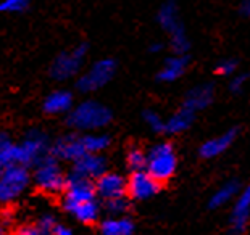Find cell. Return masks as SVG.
<instances>
[{"label":"cell","instance_id":"83f0119b","mask_svg":"<svg viewBox=\"0 0 250 235\" xmlns=\"http://www.w3.org/2000/svg\"><path fill=\"white\" fill-rule=\"evenodd\" d=\"M236 69H237V60H234V58H223L215 66L216 74H220L223 78L232 76V74L236 73Z\"/></svg>","mask_w":250,"mask_h":235},{"label":"cell","instance_id":"603a6c76","mask_svg":"<svg viewBox=\"0 0 250 235\" xmlns=\"http://www.w3.org/2000/svg\"><path fill=\"white\" fill-rule=\"evenodd\" d=\"M83 138V145L86 153H102L110 147V137L105 134H86Z\"/></svg>","mask_w":250,"mask_h":235},{"label":"cell","instance_id":"52a82bcc","mask_svg":"<svg viewBox=\"0 0 250 235\" xmlns=\"http://www.w3.org/2000/svg\"><path fill=\"white\" fill-rule=\"evenodd\" d=\"M116 71V61L111 58H102V60L95 61L81 78L78 79L76 87L84 94L95 92V90L102 89L107 85L115 76Z\"/></svg>","mask_w":250,"mask_h":235},{"label":"cell","instance_id":"4dcf8cb0","mask_svg":"<svg viewBox=\"0 0 250 235\" xmlns=\"http://www.w3.org/2000/svg\"><path fill=\"white\" fill-rule=\"evenodd\" d=\"M13 143L15 142L12 140V137H10L7 131H0V152L7 150L10 145H13Z\"/></svg>","mask_w":250,"mask_h":235},{"label":"cell","instance_id":"e0dca14e","mask_svg":"<svg viewBox=\"0 0 250 235\" xmlns=\"http://www.w3.org/2000/svg\"><path fill=\"white\" fill-rule=\"evenodd\" d=\"M74 106L73 94L70 90H54L44 100V111L47 115H68Z\"/></svg>","mask_w":250,"mask_h":235},{"label":"cell","instance_id":"d6a6232c","mask_svg":"<svg viewBox=\"0 0 250 235\" xmlns=\"http://www.w3.org/2000/svg\"><path fill=\"white\" fill-rule=\"evenodd\" d=\"M17 235H42V234H41V231L37 227L26 226V227H21Z\"/></svg>","mask_w":250,"mask_h":235},{"label":"cell","instance_id":"4fadbf2b","mask_svg":"<svg viewBox=\"0 0 250 235\" xmlns=\"http://www.w3.org/2000/svg\"><path fill=\"white\" fill-rule=\"evenodd\" d=\"M86 153L83 145V138L79 136H63L50 147V155H54L57 159H63V161H76Z\"/></svg>","mask_w":250,"mask_h":235},{"label":"cell","instance_id":"9a60e30c","mask_svg":"<svg viewBox=\"0 0 250 235\" xmlns=\"http://www.w3.org/2000/svg\"><path fill=\"white\" fill-rule=\"evenodd\" d=\"M215 97V89L211 84H200L197 87L190 89L188 95L184 98V103H183V108L192 111L195 115L197 111L200 110H205L207 106H210V103L213 101Z\"/></svg>","mask_w":250,"mask_h":235},{"label":"cell","instance_id":"7a4b0ae2","mask_svg":"<svg viewBox=\"0 0 250 235\" xmlns=\"http://www.w3.org/2000/svg\"><path fill=\"white\" fill-rule=\"evenodd\" d=\"M157 21L169 37V45L174 55H188L190 42L186 34V26L181 20L179 7L174 0H168L167 3L162 5L158 10Z\"/></svg>","mask_w":250,"mask_h":235},{"label":"cell","instance_id":"484cf974","mask_svg":"<svg viewBox=\"0 0 250 235\" xmlns=\"http://www.w3.org/2000/svg\"><path fill=\"white\" fill-rule=\"evenodd\" d=\"M29 3L31 0H0V13H21Z\"/></svg>","mask_w":250,"mask_h":235},{"label":"cell","instance_id":"1f68e13d","mask_svg":"<svg viewBox=\"0 0 250 235\" xmlns=\"http://www.w3.org/2000/svg\"><path fill=\"white\" fill-rule=\"evenodd\" d=\"M237 12L241 13V17H244V18L250 17V2L249 0H242L241 5H239V8H237Z\"/></svg>","mask_w":250,"mask_h":235},{"label":"cell","instance_id":"277c9868","mask_svg":"<svg viewBox=\"0 0 250 235\" xmlns=\"http://www.w3.org/2000/svg\"><path fill=\"white\" fill-rule=\"evenodd\" d=\"M34 166V182L41 190L47 192V194H58L65 189L66 177L63 176L58 159L54 155H44Z\"/></svg>","mask_w":250,"mask_h":235},{"label":"cell","instance_id":"9c48e42d","mask_svg":"<svg viewBox=\"0 0 250 235\" xmlns=\"http://www.w3.org/2000/svg\"><path fill=\"white\" fill-rule=\"evenodd\" d=\"M94 196H95V189H94L92 180L79 177V176H74V174H71L70 177L66 179L65 200H63L65 208L76 205V203L94 200Z\"/></svg>","mask_w":250,"mask_h":235},{"label":"cell","instance_id":"6da1fadb","mask_svg":"<svg viewBox=\"0 0 250 235\" xmlns=\"http://www.w3.org/2000/svg\"><path fill=\"white\" fill-rule=\"evenodd\" d=\"M110 121V108L95 100L81 101L73 106L66 116V124L74 131H99L108 126Z\"/></svg>","mask_w":250,"mask_h":235},{"label":"cell","instance_id":"7402d4cb","mask_svg":"<svg viewBox=\"0 0 250 235\" xmlns=\"http://www.w3.org/2000/svg\"><path fill=\"white\" fill-rule=\"evenodd\" d=\"M241 190V184L237 180H228L226 184H223L210 198V208H221L228 205L231 200H234L239 195Z\"/></svg>","mask_w":250,"mask_h":235},{"label":"cell","instance_id":"4316f807","mask_svg":"<svg viewBox=\"0 0 250 235\" xmlns=\"http://www.w3.org/2000/svg\"><path fill=\"white\" fill-rule=\"evenodd\" d=\"M105 206H107V211L110 215H113L115 217H118L121 215H125V211L127 210V200L125 196H118V198H111L105 201Z\"/></svg>","mask_w":250,"mask_h":235},{"label":"cell","instance_id":"5b68a950","mask_svg":"<svg viewBox=\"0 0 250 235\" xmlns=\"http://www.w3.org/2000/svg\"><path fill=\"white\" fill-rule=\"evenodd\" d=\"M87 55V44H79L70 50L62 52L57 55L50 66V74L55 81H66V79L74 78L81 71Z\"/></svg>","mask_w":250,"mask_h":235},{"label":"cell","instance_id":"44dd1931","mask_svg":"<svg viewBox=\"0 0 250 235\" xmlns=\"http://www.w3.org/2000/svg\"><path fill=\"white\" fill-rule=\"evenodd\" d=\"M65 210L70 211L71 215L83 224H92L97 221V217H99V205L94 200L76 203V205L68 206Z\"/></svg>","mask_w":250,"mask_h":235},{"label":"cell","instance_id":"ac0fdd59","mask_svg":"<svg viewBox=\"0 0 250 235\" xmlns=\"http://www.w3.org/2000/svg\"><path fill=\"white\" fill-rule=\"evenodd\" d=\"M189 58L188 55H173L167 58L165 65L158 71V81L162 82H174L183 76L184 71L188 69Z\"/></svg>","mask_w":250,"mask_h":235},{"label":"cell","instance_id":"d590c367","mask_svg":"<svg viewBox=\"0 0 250 235\" xmlns=\"http://www.w3.org/2000/svg\"><path fill=\"white\" fill-rule=\"evenodd\" d=\"M0 235H7V231H5V227H3L2 222H0Z\"/></svg>","mask_w":250,"mask_h":235},{"label":"cell","instance_id":"836d02e7","mask_svg":"<svg viewBox=\"0 0 250 235\" xmlns=\"http://www.w3.org/2000/svg\"><path fill=\"white\" fill-rule=\"evenodd\" d=\"M52 235H74V234L68 227H65V226H57Z\"/></svg>","mask_w":250,"mask_h":235},{"label":"cell","instance_id":"2e32d148","mask_svg":"<svg viewBox=\"0 0 250 235\" xmlns=\"http://www.w3.org/2000/svg\"><path fill=\"white\" fill-rule=\"evenodd\" d=\"M236 137H237V129L232 127V129L223 132L221 136H216L213 138H210V140L204 142L199 150L200 157L207 158V159L220 157L221 153H225L228 148L232 145V142L236 140Z\"/></svg>","mask_w":250,"mask_h":235},{"label":"cell","instance_id":"d4e9b609","mask_svg":"<svg viewBox=\"0 0 250 235\" xmlns=\"http://www.w3.org/2000/svg\"><path fill=\"white\" fill-rule=\"evenodd\" d=\"M142 116H144L146 124L150 127L153 132H157V134H162V132H165V121H163V118L157 113V111L147 110V111H144Z\"/></svg>","mask_w":250,"mask_h":235},{"label":"cell","instance_id":"8fae6325","mask_svg":"<svg viewBox=\"0 0 250 235\" xmlns=\"http://www.w3.org/2000/svg\"><path fill=\"white\" fill-rule=\"evenodd\" d=\"M104 173H107V159L102 157V153H84L74 161L71 174L92 180L100 177Z\"/></svg>","mask_w":250,"mask_h":235},{"label":"cell","instance_id":"ba28073f","mask_svg":"<svg viewBox=\"0 0 250 235\" xmlns=\"http://www.w3.org/2000/svg\"><path fill=\"white\" fill-rule=\"evenodd\" d=\"M160 190V182L144 171H134L129 180H126V192L134 200H147Z\"/></svg>","mask_w":250,"mask_h":235},{"label":"cell","instance_id":"30bf717a","mask_svg":"<svg viewBox=\"0 0 250 235\" xmlns=\"http://www.w3.org/2000/svg\"><path fill=\"white\" fill-rule=\"evenodd\" d=\"M20 147L24 153L26 166H29V164H36L44 155H47V152L50 150V142L45 132L33 129L26 134L24 140L20 143Z\"/></svg>","mask_w":250,"mask_h":235},{"label":"cell","instance_id":"ffe728a7","mask_svg":"<svg viewBox=\"0 0 250 235\" xmlns=\"http://www.w3.org/2000/svg\"><path fill=\"white\" fill-rule=\"evenodd\" d=\"M134 232V224L131 219L118 216L110 217L100 224V234L102 235H132Z\"/></svg>","mask_w":250,"mask_h":235},{"label":"cell","instance_id":"f1b7e54d","mask_svg":"<svg viewBox=\"0 0 250 235\" xmlns=\"http://www.w3.org/2000/svg\"><path fill=\"white\" fill-rule=\"evenodd\" d=\"M57 227V222H55V217L50 216V215H45L39 219V224H37V229L41 231L42 235H52Z\"/></svg>","mask_w":250,"mask_h":235},{"label":"cell","instance_id":"7c38bea8","mask_svg":"<svg viewBox=\"0 0 250 235\" xmlns=\"http://www.w3.org/2000/svg\"><path fill=\"white\" fill-rule=\"evenodd\" d=\"M94 189L100 198L107 201L111 198H118V196H125L126 180L123 176L116 173H104L100 177L95 179Z\"/></svg>","mask_w":250,"mask_h":235},{"label":"cell","instance_id":"e575fe53","mask_svg":"<svg viewBox=\"0 0 250 235\" xmlns=\"http://www.w3.org/2000/svg\"><path fill=\"white\" fill-rule=\"evenodd\" d=\"M163 50V44H160V42H152L150 47H148V52L150 53H158Z\"/></svg>","mask_w":250,"mask_h":235},{"label":"cell","instance_id":"cb8c5ba5","mask_svg":"<svg viewBox=\"0 0 250 235\" xmlns=\"http://www.w3.org/2000/svg\"><path fill=\"white\" fill-rule=\"evenodd\" d=\"M146 161H147V153L141 150V148H131L129 153L126 157V163L129 169L134 173V171H144L146 169Z\"/></svg>","mask_w":250,"mask_h":235},{"label":"cell","instance_id":"f546056e","mask_svg":"<svg viewBox=\"0 0 250 235\" xmlns=\"http://www.w3.org/2000/svg\"><path fill=\"white\" fill-rule=\"evenodd\" d=\"M246 84H247V74H237V76L232 78V81L229 82V89L232 94H242Z\"/></svg>","mask_w":250,"mask_h":235},{"label":"cell","instance_id":"d6986e66","mask_svg":"<svg viewBox=\"0 0 250 235\" xmlns=\"http://www.w3.org/2000/svg\"><path fill=\"white\" fill-rule=\"evenodd\" d=\"M194 113L186 108H179L176 113L169 116V119L165 121V132L167 134H181L188 131L194 122Z\"/></svg>","mask_w":250,"mask_h":235},{"label":"cell","instance_id":"3957f363","mask_svg":"<svg viewBox=\"0 0 250 235\" xmlns=\"http://www.w3.org/2000/svg\"><path fill=\"white\" fill-rule=\"evenodd\" d=\"M176 166H178V158L171 143L168 142L157 143L147 153L146 171L153 179L158 180V182H163V180H168L171 177L174 171H176Z\"/></svg>","mask_w":250,"mask_h":235},{"label":"cell","instance_id":"5bb4252c","mask_svg":"<svg viewBox=\"0 0 250 235\" xmlns=\"http://www.w3.org/2000/svg\"><path fill=\"white\" fill-rule=\"evenodd\" d=\"M249 216H250V190L244 189L239 192L236 201L232 205L231 211V229L234 234H242L246 232L249 226Z\"/></svg>","mask_w":250,"mask_h":235},{"label":"cell","instance_id":"8992f818","mask_svg":"<svg viewBox=\"0 0 250 235\" xmlns=\"http://www.w3.org/2000/svg\"><path fill=\"white\" fill-rule=\"evenodd\" d=\"M26 166H8L0 169V203L17 200L29 185Z\"/></svg>","mask_w":250,"mask_h":235}]
</instances>
